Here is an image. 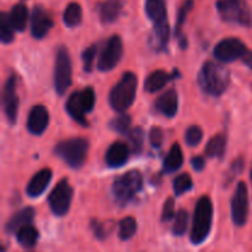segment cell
<instances>
[{
    "label": "cell",
    "instance_id": "6da1fadb",
    "mask_svg": "<svg viewBox=\"0 0 252 252\" xmlns=\"http://www.w3.org/2000/svg\"><path fill=\"white\" fill-rule=\"evenodd\" d=\"M198 83L206 94L220 96L230 84V70L221 64L206 62L199 71Z\"/></svg>",
    "mask_w": 252,
    "mask_h": 252
},
{
    "label": "cell",
    "instance_id": "7a4b0ae2",
    "mask_svg": "<svg viewBox=\"0 0 252 252\" xmlns=\"http://www.w3.org/2000/svg\"><path fill=\"white\" fill-rule=\"evenodd\" d=\"M213 223V204L208 196H202L197 201L194 208L193 221H192L191 239L192 244L199 245L208 238Z\"/></svg>",
    "mask_w": 252,
    "mask_h": 252
},
{
    "label": "cell",
    "instance_id": "3957f363",
    "mask_svg": "<svg viewBox=\"0 0 252 252\" xmlns=\"http://www.w3.org/2000/svg\"><path fill=\"white\" fill-rule=\"evenodd\" d=\"M138 79L134 73L128 71V73L123 74L121 80L113 86L110 96H108L111 107L117 112H123V111L128 110L135 100Z\"/></svg>",
    "mask_w": 252,
    "mask_h": 252
},
{
    "label": "cell",
    "instance_id": "277c9868",
    "mask_svg": "<svg viewBox=\"0 0 252 252\" xmlns=\"http://www.w3.org/2000/svg\"><path fill=\"white\" fill-rule=\"evenodd\" d=\"M89 152V142L84 138H70L58 143L54 148L57 157L64 160L68 166L79 169L85 162Z\"/></svg>",
    "mask_w": 252,
    "mask_h": 252
},
{
    "label": "cell",
    "instance_id": "5b68a950",
    "mask_svg": "<svg viewBox=\"0 0 252 252\" xmlns=\"http://www.w3.org/2000/svg\"><path fill=\"white\" fill-rule=\"evenodd\" d=\"M143 176L137 170H132L118 177L112 185V194L116 203L125 206L142 189Z\"/></svg>",
    "mask_w": 252,
    "mask_h": 252
},
{
    "label": "cell",
    "instance_id": "8992f818",
    "mask_svg": "<svg viewBox=\"0 0 252 252\" xmlns=\"http://www.w3.org/2000/svg\"><path fill=\"white\" fill-rule=\"evenodd\" d=\"M217 9L224 21L244 27L252 26V11L246 0H218Z\"/></svg>",
    "mask_w": 252,
    "mask_h": 252
},
{
    "label": "cell",
    "instance_id": "52a82bcc",
    "mask_svg": "<svg viewBox=\"0 0 252 252\" xmlns=\"http://www.w3.org/2000/svg\"><path fill=\"white\" fill-rule=\"evenodd\" d=\"M73 78V66L69 52L65 47H59L56 54V65H54V86L58 95H64L69 86L71 85Z\"/></svg>",
    "mask_w": 252,
    "mask_h": 252
},
{
    "label": "cell",
    "instance_id": "ba28073f",
    "mask_svg": "<svg viewBox=\"0 0 252 252\" xmlns=\"http://www.w3.org/2000/svg\"><path fill=\"white\" fill-rule=\"evenodd\" d=\"M71 199H73V189L70 184L66 179L61 180L48 197L52 213L57 217L65 216L70 209Z\"/></svg>",
    "mask_w": 252,
    "mask_h": 252
},
{
    "label": "cell",
    "instance_id": "9c48e42d",
    "mask_svg": "<svg viewBox=\"0 0 252 252\" xmlns=\"http://www.w3.org/2000/svg\"><path fill=\"white\" fill-rule=\"evenodd\" d=\"M123 54V43L120 36L110 37L103 47L102 52L98 58L97 68L101 71H110L120 63L121 58Z\"/></svg>",
    "mask_w": 252,
    "mask_h": 252
},
{
    "label": "cell",
    "instance_id": "30bf717a",
    "mask_svg": "<svg viewBox=\"0 0 252 252\" xmlns=\"http://www.w3.org/2000/svg\"><path fill=\"white\" fill-rule=\"evenodd\" d=\"M248 47L241 39L235 37H229L219 42L214 48V57L219 62L230 63V62L241 59L248 52Z\"/></svg>",
    "mask_w": 252,
    "mask_h": 252
},
{
    "label": "cell",
    "instance_id": "8fae6325",
    "mask_svg": "<svg viewBox=\"0 0 252 252\" xmlns=\"http://www.w3.org/2000/svg\"><path fill=\"white\" fill-rule=\"evenodd\" d=\"M231 218L235 225H245L249 218V191L245 182H239L231 201Z\"/></svg>",
    "mask_w": 252,
    "mask_h": 252
},
{
    "label": "cell",
    "instance_id": "7c38bea8",
    "mask_svg": "<svg viewBox=\"0 0 252 252\" xmlns=\"http://www.w3.org/2000/svg\"><path fill=\"white\" fill-rule=\"evenodd\" d=\"M2 105L7 121L11 125H15L17 118V108H19V97L16 93V78L14 75L9 76L5 83L4 91H2Z\"/></svg>",
    "mask_w": 252,
    "mask_h": 252
},
{
    "label": "cell",
    "instance_id": "4fadbf2b",
    "mask_svg": "<svg viewBox=\"0 0 252 252\" xmlns=\"http://www.w3.org/2000/svg\"><path fill=\"white\" fill-rule=\"evenodd\" d=\"M53 26V20L44 7L34 6L31 15V33L34 38H43Z\"/></svg>",
    "mask_w": 252,
    "mask_h": 252
},
{
    "label": "cell",
    "instance_id": "5bb4252c",
    "mask_svg": "<svg viewBox=\"0 0 252 252\" xmlns=\"http://www.w3.org/2000/svg\"><path fill=\"white\" fill-rule=\"evenodd\" d=\"M49 123V113L42 105H36L31 108L27 117V129L34 135H41Z\"/></svg>",
    "mask_w": 252,
    "mask_h": 252
},
{
    "label": "cell",
    "instance_id": "9a60e30c",
    "mask_svg": "<svg viewBox=\"0 0 252 252\" xmlns=\"http://www.w3.org/2000/svg\"><path fill=\"white\" fill-rule=\"evenodd\" d=\"M129 159L128 145L122 142H116L106 152V164L110 167H121Z\"/></svg>",
    "mask_w": 252,
    "mask_h": 252
},
{
    "label": "cell",
    "instance_id": "2e32d148",
    "mask_svg": "<svg viewBox=\"0 0 252 252\" xmlns=\"http://www.w3.org/2000/svg\"><path fill=\"white\" fill-rule=\"evenodd\" d=\"M155 108L166 117H174L179 110V97L174 89H170L155 101Z\"/></svg>",
    "mask_w": 252,
    "mask_h": 252
},
{
    "label": "cell",
    "instance_id": "e0dca14e",
    "mask_svg": "<svg viewBox=\"0 0 252 252\" xmlns=\"http://www.w3.org/2000/svg\"><path fill=\"white\" fill-rule=\"evenodd\" d=\"M52 180V171L49 169H42L33 175L27 185L26 192L30 197H38L43 193L48 187L49 182Z\"/></svg>",
    "mask_w": 252,
    "mask_h": 252
},
{
    "label": "cell",
    "instance_id": "ac0fdd59",
    "mask_svg": "<svg viewBox=\"0 0 252 252\" xmlns=\"http://www.w3.org/2000/svg\"><path fill=\"white\" fill-rule=\"evenodd\" d=\"M122 0H105L98 6V15L103 24H112L120 17L122 11Z\"/></svg>",
    "mask_w": 252,
    "mask_h": 252
},
{
    "label": "cell",
    "instance_id": "d6986e66",
    "mask_svg": "<svg viewBox=\"0 0 252 252\" xmlns=\"http://www.w3.org/2000/svg\"><path fill=\"white\" fill-rule=\"evenodd\" d=\"M33 218H34L33 208H31V207H26V208L17 212L14 217H11V219L6 223L5 230H6V233L9 234L17 233L22 226L27 225V224H31V221L33 220Z\"/></svg>",
    "mask_w": 252,
    "mask_h": 252
},
{
    "label": "cell",
    "instance_id": "ffe728a7",
    "mask_svg": "<svg viewBox=\"0 0 252 252\" xmlns=\"http://www.w3.org/2000/svg\"><path fill=\"white\" fill-rule=\"evenodd\" d=\"M65 108L73 120H75L76 122L80 123V125L88 126V121H86L85 117V115L88 112H86L85 108H84L83 102H81L80 100V94H79V91H75V93H73L69 96L68 101H66Z\"/></svg>",
    "mask_w": 252,
    "mask_h": 252
},
{
    "label": "cell",
    "instance_id": "44dd1931",
    "mask_svg": "<svg viewBox=\"0 0 252 252\" xmlns=\"http://www.w3.org/2000/svg\"><path fill=\"white\" fill-rule=\"evenodd\" d=\"M145 11L149 19L154 22V25L167 21L166 6H165L164 0H147Z\"/></svg>",
    "mask_w": 252,
    "mask_h": 252
},
{
    "label": "cell",
    "instance_id": "7402d4cb",
    "mask_svg": "<svg viewBox=\"0 0 252 252\" xmlns=\"http://www.w3.org/2000/svg\"><path fill=\"white\" fill-rule=\"evenodd\" d=\"M182 162H184V154H182V149L180 147L179 143H175L170 149L169 154H167L166 159L164 161V170L165 172L177 171L181 167Z\"/></svg>",
    "mask_w": 252,
    "mask_h": 252
},
{
    "label": "cell",
    "instance_id": "603a6c76",
    "mask_svg": "<svg viewBox=\"0 0 252 252\" xmlns=\"http://www.w3.org/2000/svg\"><path fill=\"white\" fill-rule=\"evenodd\" d=\"M9 17L15 31H24L29 21V10L24 4H17L12 7Z\"/></svg>",
    "mask_w": 252,
    "mask_h": 252
},
{
    "label": "cell",
    "instance_id": "cb8c5ba5",
    "mask_svg": "<svg viewBox=\"0 0 252 252\" xmlns=\"http://www.w3.org/2000/svg\"><path fill=\"white\" fill-rule=\"evenodd\" d=\"M171 79V75L167 74L164 70H155L150 74L149 76L145 80V90L149 91V93H157L160 89L164 88L167 84V81Z\"/></svg>",
    "mask_w": 252,
    "mask_h": 252
},
{
    "label": "cell",
    "instance_id": "d4e9b609",
    "mask_svg": "<svg viewBox=\"0 0 252 252\" xmlns=\"http://www.w3.org/2000/svg\"><path fill=\"white\" fill-rule=\"evenodd\" d=\"M17 235V241L21 246L26 249H31L36 245L37 240H38V231L34 226H32L31 224H27V225L22 226L19 231L16 233Z\"/></svg>",
    "mask_w": 252,
    "mask_h": 252
},
{
    "label": "cell",
    "instance_id": "484cf974",
    "mask_svg": "<svg viewBox=\"0 0 252 252\" xmlns=\"http://www.w3.org/2000/svg\"><path fill=\"white\" fill-rule=\"evenodd\" d=\"M226 147V137L224 134L214 135L206 147V154L209 158H221Z\"/></svg>",
    "mask_w": 252,
    "mask_h": 252
},
{
    "label": "cell",
    "instance_id": "4316f807",
    "mask_svg": "<svg viewBox=\"0 0 252 252\" xmlns=\"http://www.w3.org/2000/svg\"><path fill=\"white\" fill-rule=\"evenodd\" d=\"M64 22L66 26L75 27L81 24L83 20V9L78 2H70L64 11Z\"/></svg>",
    "mask_w": 252,
    "mask_h": 252
},
{
    "label": "cell",
    "instance_id": "83f0119b",
    "mask_svg": "<svg viewBox=\"0 0 252 252\" xmlns=\"http://www.w3.org/2000/svg\"><path fill=\"white\" fill-rule=\"evenodd\" d=\"M137 233V220L133 217H127L120 221L118 236L121 240H129Z\"/></svg>",
    "mask_w": 252,
    "mask_h": 252
},
{
    "label": "cell",
    "instance_id": "f1b7e54d",
    "mask_svg": "<svg viewBox=\"0 0 252 252\" xmlns=\"http://www.w3.org/2000/svg\"><path fill=\"white\" fill-rule=\"evenodd\" d=\"M169 22L164 21L154 25V39L158 49L164 48L169 42Z\"/></svg>",
    "mask_w": 252,
    "mask_h": 252
},
{
    "label": "cell",
    "instance_id": "f546056e",
    "mask_svg": "<svg viewBox=\"0 0 252 252\" xmlns=\"http://www.w3.org/2000/svg\"><path fill=\"white\" fill-rule=\"evenodd\" d=\"M14 27L10 21L9 15L2 12L0 17V38L2 43H10L14 39Z\"/></svg>",
    "mask_w": 252,
    "mask_h": 252
},
{
    "label": "cell",
    "instance_id": "4dcf8cb0",
    "mask_svg": "<svg viewBox=\"0 0 252 252\" xmlns=\"http://www.w3.org/2000/svg\"><path fill=\"white\" fill-rule=\"evenodd\" d=\"M189 213L184 209L177 212L176 217H175V221L174 225H172V233L174 235L177 236H182L187 230V226H189Z\"/></svg>",
    "mask_w": 252,
    "mask_h": 252
},
{
    "label": "cell",
    "instance_id": "1f68e13d",
    "mask_svg": "<svg viewBox=\"0 0 252 252\" xmlns=\"http://www.w3.org/2000/svg\"><path fill=\"white\" fill-rule=\"evenodd\" d=\"M130 125H132V118L128 115L117 116L115 120L111 121L110 127L115 129L116 132L122 133V134H128L130 130Z\"/></svg>",
    "mask_w": 252,
    "mask_h": 252
},
{
    "label": "cell",
    "instance_id": "d6a6232c",
    "mask_svg": "<svg viewBox=\"0 0 252 252\" xmlns=\"http://www.w3.org/2000/svg\"><path fill=\"white\" fill-rule=\"evenodd\" d=\"M192 182L191 176L189 174H181L174 180V192L177 196H181L185 192L189 191L192 189Z\"/></svg>",
    "mask_w": 252,
    "mask_h": 252
},
{
    "label": "cell",
    "instance_id": "836d02e7",
    "mask_svg": "<svg viewBox=\"0 0 252 252\" xmlns=\"http://www.w3.org/2000/svg\"><path fill=\"white\" fill-rule=\"evenodd\" d=\"M193 7V0H186L184 4L180 7L179 12H177V21H176V36H179V38L181 37V29L184 26L185 21L187 20L189 11Z\"/></svg>",
    "mask_w": 252,
    "mask_h": 252
},
{
    "label": "cell",
    "instance_id": "e575fe53",
    "mask_svg": "<svg viewBox=\"0 0 252 252\" xmlns=\"http://www.w3.org/2000/svg\"><path fill=\"white\" fill-rule=\"evenodd\" d=\"M128 138H129V143L133 148V152L135 154H139L143 149V143H144V132L142 128L137 127L133 128L128 133Z\"/></svg>",
    "mask_w": 252,
    "mask_h": 252
},
{
    "label": "cell",
    "instance_id": "d590c367",
    "mask_svg": "<svg viewBox=\"0 0 252 252\" xmlns=\"http://www.w3.org/2000/svg\"><path fill=\"white\" fill-rule=\"evenodd\" d=\"M202 138H203V130L199 126H191L189 129L186 130V143L189 147H196L201 143Z\"/></svg>",
    "mask_w": 252,
    "mask_h": 252
},
{
    "label": "cell",
    "instance_id": "8d00e7d4",
    "mask_svg": "<svg viewBox=\"0 0 252 252\" xmlns=\"http://www.w3.org/2000/svg\"><path fill=\"white\" fill-rule=\"evenodd\" d=\"M96 53H97V47L95 44L93 46L88 47V48L84 51L83 53V62H84V70L85 71H91L93 69V63H94V59H95Z\"/></svg>",
    "mask_w": 252,
    "mask_h": 252
},
{
    "label": "cell",
    "instance_id": "74e56055",
    "mask_svg": "<svg viewBox=\"0 0 252 252\" xmlns=\"http://www.w3.org/2000/svg\"><path fill=\"white\" fill-rule=\"evenodd\" d=\"M175 216V201L174 198H167L164 204L161 214V220L162 221H169L174 218Z\"/></svg>",
    "mask_w": 252,
    "mask_h": 252
},
{
    "label": "cell",
    "instance_id": "f35d334b",
    "mask_svg": "<svg viewBox=\"0 0 252 252\" xmlns=\"http://www.w3.org/2000/svg\"><path fill=\"white\" fill-rule=\"evenodd\" d=\"M149 140L154 148L161 147L162 140H164V133L160 127H153L149 133Z\"/></svg>",
    "mask_w": 252,
    "mask_h": 252
},
{
    "label": "cell",
    "instance_id": "ab89813d",
    "mask_svg": "<svg viewBox=\"0 0 252 252\" xmlns=\"http://www.w3.org/2000/svg\"><path fill=\"white\" fill-rule=\"evenodd\" d=\"M91 228H93L96 238L100 239V240H103V239L107 236V230H106L105 225H103L102 223H98V221L93 220L91 221Z\"/></svg>",
    "mask_w": 252,
    "mask_h": 252
},
{
    "label": "cell",
    "instance_id": "60d3db41",
    "mask_svg": "<svg viewBox=\"0 0 252 252\" xmlns=\"http://www.w3.org/2000/svg\"><path fill=\"white\" fill-rule=\"evenodd\" d=\"M191 164L196 171H202V170L204 169L206 161H204V159L202 157H194L193 159L191 160Z\"/></svg>",
    "mask_w": 252,
    "mask_h": 252
},
{
    "label": "cell",
    "instance_id": "b9f144b4",
    "mask_svg": "<svg viewBox=\"0 0 252 252\" xmlns=\"http://www.w3.org/2000/svg\"><path fill=\"white\" fill-rule=\"evenodd\" d=\"M241 61L244 62V63L246 64V65L249 66V68L252 69V51H248L245 53V56L241 58Z\"/></svg>",
    "mask_w": 252,
    "mask_h": 252
}]
</instances>
